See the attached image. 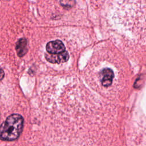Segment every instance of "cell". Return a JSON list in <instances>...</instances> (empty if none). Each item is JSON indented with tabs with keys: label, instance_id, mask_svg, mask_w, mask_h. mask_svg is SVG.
I'll return each instance as SVG.
<instances>
[{
	"label": "cell",
	"instance_id": "1",
	"mask_svg": "<svg viewBox=\"0 0 146 146\" xmlns=\"http://www.w3.org/2000/svg\"><path fill=\"white\" fill-rule=\"evenodd\" d=\"M23 127V118L19 114L14 113L7 117L0 125V139L6 141H13L21 135Z\"/></svg>",
	"mask_w": 146,
	"mask_h": 146
},
{
	"label": "cell",
	"instance_id": "2",
	"mask_svg": "<svg viewBox=\"0 0 146 146\" xmlns=\"http://www.w3.org/2000/svg\"><path fill=\"white\" fill-rule=\"evenodd\" d=\"M45 58L47 61L52 63H60L67 62L69 59V55L66 50L59 54H45Z\"/></svg>",
	"mask_w": 146,
	"mask_h": 146
},
{
	"label": "cell",
	"instance_id": "3",
	"mask_svg": "<svg viewBox=\"0 0 146 146\" xmlns=\"http://www.w3.org/2000/svg\"><path fill=\"white\" fill-rule=\"evenodd\" d=\"M46 50L49 54H59L65 51L63 43L59 40L49 42L46 46Z\"/></svg>",
	"mask_w": 146,
	"mask_h": 146
},
{
	"label": "cell",
	"instance_id": "4",
	"mask_svg": "<svg viewBox=\"0 0 146 146\" xmlns=\"http://www.w3.org/2000/svg\"><path fill=\"white\" fill-rule=\"evenodd\" d=\"M101 75L102 76L101 83L104 87L110 86L112 83L114 78V73L113 71L109 68H104L102 72Z\"/></svg>",
	"mask_w": 146,
	"mask_h": 146
},
{
	"label": "cell",
	"instance_id": "5",
	"mask_svg": "<svg viewBox=\"0 0 146 146\" xmlns=\"http://www.w3.org/2000/svg\"><path fill=\"white\" fill-rule=\"evenodd\" d=\"M16 50L19 56H23L27 52V41L25 39H19L16 44Z\"/></svg>",
	"mask_w": 146,
	"mask_h": 146
},
{
	"label": "cell",
	"instance_id": "6",
	"mask_svg": "<svg viewBox=\"0 0 146 146\" xmlns=\"http://www.w3.org/2000/svg\"><path fill=\"white\" fill-rule=\"evenodd\" d=\"M4 75H5V73L3 70L2 69H0V80H1L3 78Z\"/></svg>",
	"mask_w": 146,
	"mask_h": 146
}]
</instances>
